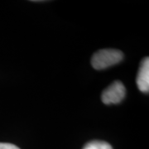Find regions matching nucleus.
<instances>
[{"instance_id": "1", "label": "nucleus", "mask_w": 149, "mask_h": 149, "mask_svg": "<svg viewBox=\"0 0 149 149\" xmlns=\"http://www.w3.org/2000/svg\"><path fill=\"white\" fill-rule=\"evenodd\" d=\"M123 59L122 52L116 49H102L93 55L91 65L96 70H103L119 63Z\"/></svg>"}, {"instance_id": "3", "label": "nucleus", "mask_w": 149, "mask_h": 149, "mask_svg": "<svg viewBox=\"0 0 149 149\" xmlns=\"http://www.w3.org/2000/svg\"><path fill=\"white\" fill-rule=\"evenodd\" d=\"M137 85L139 91L143 93L149 91V58L146 57L143 60L137 75Z\"/></svg>"}, {"instance_id": "2", "label": "nucleus", "mask_w": 149, "mask_h": 149, "mask_svg": "<svg viewBox=\"0 0 149 149\" xmlns=\"http://www.w3.org/2000/svg\"><path fill=\"white\" fill-rule=\"evenodd\" d=\"M126 89L122 82L114 81L102 93V101L105 104H118L124 99Z\"/></svg>"}, {"instance_id": "5", "label": "nucleus", "mask_w": 149, "mask_h": 149, "mask_svg": "<svg viewBox=\"0 0 149 149\" xmlns=\"http://www.w3.org/2000/svg\"><path fill=\"white\" fill-rule=\"evenodd\" d=\"M0 149H20L18 147L12 143H0Z\"/></svg>"}, {"instance_id": "4", "label": "nucleus", "mask_w": 149, "mask_h": 149, "mask_svg": "<svg viewBox=\"0 0 149 149\" xmlns=\"http://www.w3.org/2000/svg\"><path fill=\"white\" fill-rule=\"evenodd\" d=\"M83 149H113V148L106 142L92 141L86 144Z\"/></svg>"}]
</instances>
